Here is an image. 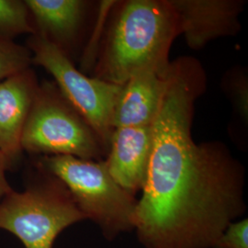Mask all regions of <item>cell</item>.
I'll return each mask as SVG.
<instances>
[{"instance_id": "5", "label": "cell", "mask_w": 248, "mask_h": 248, "mask_svg": "<svg viewBox=\"0 0 248 248\" xmlns=\"http://www.w3.org/2000/svg\"><path fill=\"white\" fill-rule=\"evenodd\" d=\"M20 143L22 151L42 156L102 161L108 155L97 133L50 82L39 86Z\"/></svg>"}, {"instance_id": "4", "label": "cell", "mask_w": 248, "mask_h": 248, "mask_svg": "<svg viewBox=\"0 0 248 248\" xmlns=\"http://www.w3.org/2000/svg\"><path fill=\"white\" fill-rule=\"evenodd\" d=\"M39 175L25 190L0 200V229L25 248H53L62 231L86 218L62 181L38 165Z\"/></svg>"}, {"instance_id": "11", "label": "cell", "mask_w": 248, "mask_h": 248, "mask_svg": "<svg viewBox=\"0 0 248 248\" xmlns=\"http://www.w3.org/2000/svg\"><path fill=\"white\" fill-rule=\"evenodd\" d=\"M35 33L44 36L66 54L87 16L89 2L82 0H26Z\"/></svg>"}, {"instance_id": "14", "label": "cell", "mask_w": 248, "mask_h": 248, "mask_svg": "<svg viewBox=\"0 0 248 248\" xmlns=\"http://www.w3.org/2000/svg\"><path fill=\"white\" fill-rule=\"evenodd\" d=\"M213 248H248V218H241L229 224Z\"/></svg>"}, {"instance_id": "16", "label": "cell", "mask_w": 248, "mask_h": 248, "mask_svg": "<svg viewBox=\"0 0 248 248\" xmlns=\"http://www.w3.org/2000/svg\"><path fill=\"white\" fill-rule=\"evenodd\" d=\"M9 169L8 161L0 151V200L13 189L9 185L8 178L6 177V172Z\"/></svg>"}, {"instance_id": "9", "label": "cell", "mask_w": 248, "mask_h": 248, "mask_svg": "<svg viewBox=\"0 0 248 248\" xmlns=\"http://www.w3.org/2000/svg\"><path fill=\"white\" fill-rule=\"evenodd\" d=\"M153 131L151 126L114 129L105 164L116 182L132 195L142 191L145 184Z\"/></svg>"}, {"instance_id": "3", "label": "cell", "mask_w": 248, "mask_h": 248, "mask_svg": "<svg viewBox=\"0 0 248 248\" xmlns=\"http://www.w3.org/2000/svg\"><path fill=\"white\" fill-rule=\"evenodd\" d=\"M38 165L62 181L86 220L96 223L107 241L133 232L138 200L116 182L104 160L51 155L42 156Z\"/></svg>"}, {"instance_id": "10", "label": "cell", "mask_w": 248, "mask_h": 248, "mask_svg": "<svg viewBox=\"0 0 248 248\" xmlns=\"http://www.w3.org/2000/svg\"><path fill=\"white\" fill-rule=\"evenodd\" d=\"M169 65L139 72L122 85L112 113L113 130L153 124L166 89Z\"/></svg>"}, {"instance_id": "8", "label": "cell", "mask_w": 248, "mask_h": 248, "mask_svg": "<svg viewBox=\"0 0 248 248\" xmlns=\"http://www.w3.org/2000/svg\"><path fill=\"white\" fill-rule=\"evenodd\" d=\"M39 86L31 68L0 81V151L9 169L21 157V136Z\"/></svg>"}, {"instance_id": "1", "label": "cell", "mask_w": 248, "mask_h": 248, "mask_svg": "<svg viewBox=\"0 0 248 248\" xmlns=\"http://www.w3.org/2000/svg\"><path fill=\"white\" fill-rule=\"evenodd\" d=\"M206 83L194 58L170 62L134 215L133 232L143 248H213L247 213L244 166L223 142L198 143L191 135Z\"/></svg>"}, {"instance_id": "13", "label": "cell", "mask_w": 248, "mask_h": 248, "mask_svg": "<svg viewBox=\"0 0 248 248\" xmlns=\"http://www.w3.org/2000/svg\"><path fill=\"white\" fill-rule=\"evenodd\" d=\"M32 55L28 47L0 38V81L30 68Z\"/></svg>"}, {"instance_id": "6", "label": "cell", "mask_w": 248, "mask_h": 248, "mask_svg": "<svg viewBox=\"0 0 248 248\" xmlns=\"http://www.w3.org/2000/svg\"><path fill=\"white\" fill-rule=\"evenodd\" d=\"M28 48L32 63L52 75L63 98L97 133L108 152L113 132L112 113L122 85L86 76L76 68L68 54L44 36H31Z\"/></svg>"}, {"instance_id": "7", "label": "cell", "mask_w": 248, "mask_h": 248, "mask_svg": "<svg viewBox=\"0 0 248 248\" xmlns=\"http://www.w3.org/2000/svg\"><path fill=\"white\" fill-rule=\"evenodd\" d=\"M177 15L179 35L201 50L210 42L239 32L243 0H169Z\"/></svg>"}, {"instance_id": "12", "label": "cell", "mask_w": 248, "mask_h": 248, "mask_svg": "<svg viewBox=\"0 0 248 248\" xmlns=\"http://www.w3.org/2000/svg\"><path fill=\"white\" fill-rule=\"evenodd\" d=\"M35 32L24 1L0 0V38L13 40L21 34Z\"/></svg>"}, {"instance_id": "2", "label": "cell", "mask_w": 248, "mask_h": 248, "mask_svg": "<svg viewBox=\"0 0 248 248\" xmlns=\"http://www.w3.org/2000/svg\"><path fill=\"white\" fill-rule=\"evenodd\" d=\"M117 6L94 65L95 78L123 85L139 72L167 68L179 35L169 0H128Z\"/></svg>"}, {"instance_id": "15", "label": "cell", "mask_w": 248, "mask_h": 248, "mask_svg": "<svg viewBox=\"0 0 248 248\" xmlns=\"http://www.w3.org/2000/svg\"><path fill=\"white\" fill-rule=\"evenodd\" d=\"M229 81L232 97L234 100L238 112L243 119L248 121V78L244 72L237 73L236 71L231 74Z\"/></svg>"}]
</instances>
